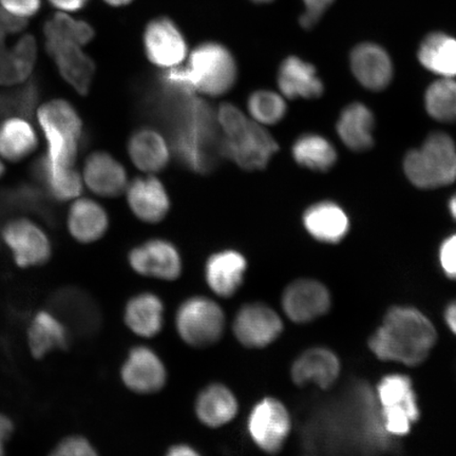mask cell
Masks as SVG:
<instances>
[{
	"instance_id": "cell-1",
	"label": "cell",
	"mask_w": 456,
	"mask_h": 456,
	"mask_svg": "<svg viewBox=\"0 0 456 456\" xmlns=\"http://www.w3.org/2000/svg\"><path fill=\"white\" fill-rule=\"evenodd\" d=\"M138 94L140 111L167 131L178 161L193 173H212L222 157L212 107L165 71L142 82Z\"/></svg>"
},
{
	"instance_id": "cell-2",
	"label": "cell",
	"mask_w": 456,
	"mask_h": 456,
	"mask_svg": "<svg viewBox=\"0 0 456 456\" xmlns=\"http://www.w3.org/2000/svg\"><path fill=\"white\" fill-rule=\"evenodd\" d=\"M436 330L423 313L410 306L393 307L370 338V349L381 361L418 366L429 356Z\"/></svg>"
},
{
	"instance_id": "cell-3",
	"label": "cell",
	"mask_w": 456,
	"mask_h": 456,
	"mask_svg": "<svg viewBox=\"0 0 456 456\" xmlns=\"http://www.w3.org/2000/svg\"><path fill=\"white\" fill-rule=\"evenodd\" d=\"M47 151L41 158L53 169H70L83 140V122L69 102H45L37 112Z\"/></svg>"
},
{
	"instance_id": "cell-4",
	"label": "cell",
	"mask_w": 456,
	"mask_h": 456,
	"mask_svg": "<svg viewBox=\"0 0 456 456\" xmlns=\"http://www.w3.org/2000/svg\"><path fill=\"white\" fill-rule=\"evenodd\" d=\"M411 183L423 190L452 184L456 180V146L446 134L428 136L423 146L410 151L403 162Z\"/></svg>"
},
{
	"instance_id": "cell-5",
	"label": "cell",
	"mask_w": 456,
	"mask_h": 456,
	"mask_svg": "<svg viewBox=\"0 0 456 456\" xmlns=\"http://www.w3.org/2000/svg\"><path fill=\"white\" fill-rule=\"evenodd\" d=\"M175 329L186 346L192 349H208L224 338L225 312L214 299L193 295L182 301L176 309Z\"/></svg>"
},
{
	"instance_id": "cell-6",
	"label": "cell",
	"mask_w": 456,
	"mask_h": 456,
	"mask_svg": "<svg viewBox=\"0 0 456 456\" xmlns=\"http://www.w3.org/2000/svg\"><path fill=\"white\" fill-rule=\"evenodd\" d=\"M193 87L210 96L224 95L237 81V64L224 45L205 43L191 55L186 68Z\"/></svg>"
},
{
	"instance_id": "cell-7",
	"label": "cell",
	"mask_w": 456,
	"mask_h": 456,
	"mask_svg": "<svg viewBox=\"0 0 456 456\" xmlns=\"http://www.w3.org/2000/svg\"><path fill=\"white\" fill-rule=\"evenodd\" d=\"M381 428L392 436L408 435L419 418L412 381L407 376L391 374L378 387Z\"/></svg>"
},
{
	"instance_id": "cell-8",
	"label": "cell",
	"mask_w": 456,
	"mask_h": 456,
	"mask_svg": "<svg viewBox=\"0 0 456 456\" xmlns=\"http://www.w3.org/2000/svg\"><path fill=\"white\" fill-rule=\"evenodd\" d=\"M292 430L287 407L278 398L266 396L256 402L248 416L249 440L262 452L273 455L281 452Z\"/></svg>"
},
{
	"instance_id": "cell-9",
	"label": "cell",
	"mask_w": 456,
	"mask_h": 456,
	"mask_svg": "<svg viewBox=\"0 0 456 456\" xmlns=\"http://www.w3.org/2000/svg\"><path fill=\"white\" fill-rule=\"evenodd\" d=\"M278 313L264 302L243 304L233 316L232 332L238 344L249 350L270 346L283 332Z\"/></svg>"
},
{
	"instance_id": "cell-10",
	"label": "cell",
	"mask_w": 456,
	"mask_h": 456,
	"mask_svg": "<svg viewBox=\"0 0 456 456\" xmlns=\"http://www.w3.org/2000/svg\"><path fill=\"white\" fill-rule=\"evenodd\" d=\"M48 310L69 330L71 335L90 338L100 332L102 313L93 296L78 288H64L51 296Z\"/></svg>"
},
{
	"instance_id": "cell-11",
	"label": "cell",
	"mask_w": 456,
	"mask_h": 456,
	"mask_svg": "<svg viewBox=\"0 0 456 456\" xmlns=\"http://www.w3.org/2000/svg\"><path fill=\"white\" fill-rule=\"evenodd\" d=\"M119 379L134 395H153L167 387L168 370L156 350L138 345L130 347L119 369Z\"/></svg>"
},
{
	"instance_id": "cell-12",
	"label": "cell",
	"mask_w": 456,
	"mask_h": 456,
	"mask_svg": "<svg viewBox=\"0 0 456 456\" xmlns=\"http://www.w3.org/2000/svg\"><path fill=\"white\" fill-rule=\"evenodd\" d=\"M277 151L275 139L252 122L240 134L221 142L222 157L232 159L245 170L265 169Z\"/></svg>"
},
{
	"instance_id": "cell-13",
	"label": "cell",
	"mask_w": 456,
	"mask_h": 456,
	"mask_svg": "<svg viewBox=\"0 0 456 456\" xmlns=\"http://www.w3.org/2000/svg\"><path fill=\"white\" fill-rule=\"evenodd\" d=\"M3 239L12 253L14 262L21 269L42 266L53 255V245L47 233L28 219H15L3 228Z\"/></svg>"
},
{
	"instance_id": "cell-14",
	"label": "cell",
	"mask_w": 456,
	"mask_h": 456,
	"mask_svg": "<svg viewBox=\"0 0 456 456\" xmlns=\"http://www.w3.org/2000/svg\"><path fill=\"white\" fill-rule=\"evenodd\" d=\"M128 264L141 276L165 281H178L183 271L178 248L164 239H152L131 249Z\"/></svg>"
},
{
	"instance_id": "cell-15",
	"label": "cell",
	"mask_w": 456,
	"mask_h": 456,
	"mask_svg": "<svg viewBox=\"0 0 456 456\" xmlns=\"http://www.w3.org/2000/svg\"><path fill=\"white\" fill-rule=\"evenodd\" d=\"M281 305L290 322L307 323L330 310V296L322 283L312 279H300L284 289Z\"/></svg>"
},
{
	"instance_id": "cell-16",
	"label": "cell",
	"mask_w": 456,
	"mask_h": 456,
	"mask_svg": "<svg viewBox=\"0 0 456 456\" xmlns=\"http://www.w3.org/2000/svg\"><path fill=\"white\" fill-rule=\"evenodd\" d=\"M145 53L152 64L174 68L181 64L187 53L183 34L175 22L159 17L147 26L144 34Z\"/></svg>"
},
{
	"instance_id": "cell-17",
	"label": "cell",
	"mask_w": 456,
	"mask_h": 456,
	"mask_svg": "<svg viewBox=\"0 0 456 456\" xmlns=\"http://www.w3.org/2000/svg\"><path fill=\"white\" fill-rule=\"evenodd\" d=\"M240 403L236 393L221 381H213L199 391L193 412L199 423L209 429L231 424L237 418Z\"/></svg>"
},
{
	"instance_id": "cell-18",
	"label": "cell",
	"mask_w": 456,
	"mask_h": 456,
	"mask_svg": "<svg viewBox=\"0 0 456 456\" xmlns=\"http://www.w3.org/2000/svg\"><path fill=\"white\" fill-rule=\"evenodd\" d=\"M247 271L248 260L240 252L224 249L208 256L204 265V279L216 296L230 299L241 289Z\"/></svg>"
},
{
	"instance_id": "cell-19",
	"label": "cell",
	"mask_w": 456,
	"mask_h": 456,
	"mask_svg": "<svg viewBox=\"0 0 456 456\" xmlns=\"http://www.w3.org/2000/svg\"><path fill=\"white\" fill-rule=\"evenodd\" d=\"M123 322L130 332L139 338H155L164 329V301L152 292L135 294L124 306Z\"/></svg>"
},
{
	"instance_id": "cell-20",
	"label": "cell",
	"mask_w": 456,
	"mask_h": 456,
	"mask_svg": "<svg viewBox=\"0 0 456 456\" xmlns=\"http://www.w3.org/2000/svg\"><path fill=\"white\" fill-rule=\"evenodd\" d=\"M340 363L338 356L326 347H313L296 359L290 376L296 385L315 384L322 389L338 379Z\"/></svg>"
},
{
	"instance_id": "cell-21",
	"label": "cell",
	"mask_w": 456,
	"mask_h": 456,
	"mask_svg": "<svg viewBox=\"0 0 456 456\" xmlns=\"http://www.w3.org/2000/svg\"><path fill=\"white\" fill-rule=\"evenodd\" d=\"M127 200L136 218L148 224L162 221L169 212L168 193L155 176L134 180L128 187Z\"/></svg>"
},
{
	"instance_id": "cell-22",
	"label": "cell",
	"mask_w": 456,
	"mask_h": 456,
	"mask_svg": "<svg viewBox=\"0 0 456 456\" xmlns=\"http://www.w3.org/2000/svg\"><path fill=\"white\" fill-rule=\"evenodd\" d=\"M351 68L358 82L370 90L385 89L393 77L389 55L374 44L359 45L353 50Z\"/></svg>"
},
{
	"instance_id": "cell-23",
	"label": "cell",
	"mask_w": 456,
	"mask_h": 456,
	"mask_svg": "<svg viewBox=\"0 0 456 456\" xmlns=\"http://www.w3.org/2000/svg\"><path fill=\"white\" fill-rule=\"evenodd\" d=\"M85 183L96 195L117 197L127 184L126 170L110 153L98 151L89 156L84 167Z\"/></svg>"
},
{
	"instance_id": "cell-24",
	"label": "cell",
	"mask_w": 456,
	"mask_h": 456,
	"mask_svg": "<svg viewBox=\"0 0 456 456\" xmlns=\"http://www.w3.org/2000/svg\"><path fill=\"white\" fill-rule=\"evenodd\" d=\"M71 338L69 330L49 310L37 312L28 329V349L36 359L55 350H67Z\"/></svg>"
},
{
	"instance_id": "cell-25",
	"label": "cell",
	"mask_w": 456,
	"mask_h": 456,
	"mask_svg": "<svg viewBox=\"0 0 456 456\" xmlns=\"http://www.w3.org/2000/svg\"><path fill=\"white\" fill-rule=\"evenodd\" d=\"M278 85L289 99H317L323 93V85L315 68L296 56L288 57L282 62Z\"/></svg>"
},
{
	"instance_id": "cell-26",
	"label": "cell",
	"mask_w": 456,
	"mask_h": 456,
	"mask_svg": "<svg viewBox=\"0 0 456 456\" xmlns=\"http://www.w3.org/2000/svg\"><path fill=\"white\" fill-rule=\"evenodd\" d=\"M81 48L76 45H61L47 50V53L54 60L57 69L65 81L79 94L86 95L93 83L95 66L94 61Z\"/></svg>"
},
{
	"instance_id": "cell-27",
	"label": "cell",
	"mask_w": 456,
	"mask_h": 456,
	"mask_svg": "<svg viewBox=\"0 0 456 456\" xmlns=\"http://www.w3.org/2000/svg\"><path fill=\"white\" fill-rule=\"evenodd\" d=\"M304 224L312 237L324 243H338L349 231V218L333 202L312 205L305 210Z\"/></svg>"
},
{
	"instance_id": "cell-28",
	"label": "cell",
	"mask_w": 456,
	"mask_h": 456,
	"mask_svg": "<svg viewBox=\"0 0 456 456\" xmlns=\"http://www.w3.org/2000/svg\"><path fill=\"white\" fill-rule=\"evenodd\" d=\"M37 48L32 36H24L12 48L0 42V85H16L31 76L37 61Z\"/></svg>"
},
{
	"instance_id": "cell-29",
	"label": "cell",
	"mask_w": 456,
	"mask_h": 456,
	"mask_svg": "<svg viewBox=\"0 0 456 456\" xmlns=\"http://www.w3.org/2000/svg\"><path fill=\"white\" fill-rule=\"evenodd\" d=\"M128 153L136 167L158 173L167 167L169 151L163 136L151 128L136 130L128 141Z\"/></svg>"
},
{
	"instance_id": "cell-30",
	"label": "cell",
	"mask_w": 456,
	"mask_h": 456,
	"mask_svg": "<svg viewBox=\"0 0 456 456\" xmlns=\"http://www.w3.org/2000/svg\"><path fill=\"white\" fill-rule=\"evenodd\" d=\"M110 226L106 210L90 199L74 202L68 215V228L74 239L81 243L99 240Z\"/></svg>"
},
{
	"instance_id": "cell-31",
	"label": "cell",
	"mask_w": 456,
	"mask_h": 456,
	"mask_svg": "<svg viewBox=\"0 0 456 456\" xmlns=\"http://www.w3.org/2000/svg\"><path fill=\"white\" fill-rule=\"evenodd\" d=\"M373 114L361 102L347 106L338 123L341 141L354 151H368L373 146Z\"/></svg>"
},
{
	"instance_id": "cell-32",
	"label": "cell",
	"mask_w": 456,
	"mask_h": 456,
	"mask_svg": "<svg viewBox=\"0 0 456 456\" xmlns=\"http://www.w3.org/2000/svg\"><path fill=\"white\" fill-rule=\"evenodd\" d=\"M419 60L426 69L444 78L456 77V39L444 33H432L421 43Z\"/></svg>"
},
{
	"instance_id": "cell-33",
	"label": "cell",
	"mask_w": 456,
	"mask_h": 456,
	"mask_svg": "<svg viewBox=\"0 0 456 456\" xmlns=\"http://www.w3.org/2000/svg\"><path fill=\"white\" fill-rule=\"evenodd\" d=\"M38 139L32 125L24 118H9L0 125V155L10 162H20L37 150Z\"/></svg>"
},
{
	"instance_id": "cell-34",
	"label": "cell",
	"mask_w": 456,
	"mask_h": 456,
	"mask_svg": "<svg viewBox=\"0 0 456 456\" xmlns=\"http://www.w3.org/2000/svg\"><path fill=\"white\" fill-rule=\"evenodd\" d=\"M32 171L34 178L57 201H68L81 195L82 181L73 168L53 169L43 161L42 158H39L34 163Z\"/></svg>"
},
{
	"instance_id": "cell-35",
	"label": "cell",
	"mask_w": 456,
	"mask_h": 456,
	"mask_svg": "<svg viewBox=\"0 0 456 456\" xmlns=\"http://www.w3.org/2000/svg\"><path fill=\"white\" fill-rule=\"evenodd\" d=\"M45 50L61 45H87L94 37V31L87 22L76 20L71 17L57 13L45 21L44 26Z\"/></svg>"
},
{
	"instance_id": "cell-36",
	"label": "cell",
	"mask_w": 456,
	"mask_h": 456,
	"mask_svg": "<svg viewBox=\"0 0 456 456\" xmlns=\"http://www.w3.org/2000/svg\"><path fill=\"white\" fill-rule=\"evenodd\" d=\"M293 156L301 167L317 171H327L338 161L333 145L317 134L300 136L293 146Z\"/></svg>"
},
{
	"instance_id": "cell-37",
	"label": "cell",
	"mask_w": 456,
	"mask_h": 456,
	"mask_svg": "<svg viewBox=\"0 0 456 456\" xmlns=\"http://www.w3.org/2000/svg\"><path fill=\"white\" fill-rule=\"evenodd\" d=\"M427 112L440 122L456 121V82L443 78L428 88L425 96Z\"/></svg>"
},
{
	"instance_id": "cell-38",
	"label": "cell",
	"mask_w": 456,
	"mask_h": 456,
	"mask_svg": "<svg viewBox=\"0 0 456 456\" xmlns=\"http://www.w3.org/2000/svg\"><path fill=\"white\" fill-rule=\"evenodd\" d=\"M248 107L256 121L265 125L281 122L287 113V104L281 96L266 90L250 94Z\"/></svg>"
},
{
	"instance_id": "cell-39",
	"label": "cell",
	"mask_w": 456,
	"mask_h": 456,
	"mask_svg": "<svg viewBox=\"0 0 456 456\" xmlns=\"http://www.w3.org/2000/svg\"><path fill=\"white\" fill-rule=\"evenodd\" d=\"M48 456H100V453L87 437L73 435L57 443Z\"/></svg>"
},
{
	"instance_id": "cell-40",
	"label": "cell",
	"mask_w": 456,
	"mask_h": 456,
	"mask_svg": "<svg viewBox=\"0 0 456 456\" xmlns=\"http://www.w3.org/2000/svg\"><path fill=\"white\" fill-rule=\"evenodd\" d=\"M218 118L227 138H232V136L240 134L248 124L244 114L232 104H224L219 108Z\"/></svg>"
},
{
	"instance_id": "cell-41",
	"label": "cell",
	"mask_w": 456,
	"mask_h": 456,
	"mask_svg": "<svg viewBox=\"0 0 456 456\" xmlns=\"http://www.w3.org/2000/svg\"><path fill=\"white\" fill-rule=\"evenodd\" d=\"M0 4L5 12L25 20L39 12L42 0H0Z\"/></svg>"
},
{
	"instance_id": "cell-42",
	"label": "cell",
	"mask_w": 456,
	"mask_h": 456,
	"mask_svg": "<svg viewBox=\"0 0 456 456\" xmlns=\"http://www.w3.org/2000/svg\"><path fill=\"white\" fill-rule=\"evenodd\" d=\"M440 260L446 275L456 281V235L448 238L442 244Z\"/></svg>"
},
{
	"instance_id": "cell-43",
	"label": "cell",
	"mask_w": 456,
	"mask_h": 456,
	"mask_svg": "<svg viewBox=\"0 0 456 456\" xmlns=\"http://www.w3.org/2000/svg\"><path fill=\"white\" fill-rule=\"evenodd\" d=\"M306 7L305 13L301 16V26L311 28L316 24L333 0H304Z\"/></svg>"
},
{
	"instance_id": "cell-44",
	"label": "cell",
	"mask_w": 456,
	"mask_h": 456,
	"mask_svg": "<svg viewBox=\"0 0 456 456\" xmlns=\"http://www.w3.org/2000/svg\"><path fill=\"white\" fill-rule=\"evenodd\" d=\"M14 431L13 420L8 415L0 413V456H7L5 454V444H7Z\"/></svg>"
},
{
	"instance_id": "cell-45",
	"label": "cell",
	"mask_w": 456,
	"mask_h": 456,
	"mask_svg": "<svg viewBox=\"0 0 456 456\" xmlns=\"http://www.w3.org/2000/svg\"><path fill=\"white\" fill-rule=\"evenodd\" d=\"M164 456H203L199 450L188 443H176L171 444Z\"/></svg>"
},
{
	"instance_id": "cell-46",
	"label": "cell",
	"mask_w": 456,
	"mask_h": 456,
	"mask_svg": "<svg viewBox=\"0 0 456 456\" xmlns=\"http://www.w3.org/2000/svg\"><path fill=\"white\" fill-rule=\"evenodd\" d=\"M54 8L66 11V12H77L88 4L89 0H48Z\"/></svg>"
},
{
	"instance_id": "cell-47",
	"label": "cell",
	"mask_w": 456,
	"mask_h": 456,
	"mask_svg": "<svg viewBox=\"0 0 456 456\" xmlns=\"http://www.w3.org/2000/svg\"><path fill=\"white\" fill-rule=\"evenodd\" d=\"M444 322L456 335V300L447 306L446 312H444Z\"/></svg>"
},
{
	"instance_id": "cell-48",
	"label": "cell",
	"mask_w": 456,
	"mask_h": 456,
	"mask_svg": "<svg viewBox=\"0 0 456 456\" xmlns=\"http://www.w3.org/2000/svg\"><path fill=\"white\" fill-rule=\"evenodd\" d=\"M105 2L108 4L113 5V7H122V5H126L133 2V0H105Z\"/></svg>"
},
{
	"instance_id": "cell-49",
	"label": "cell",
	"mask_w": 456,
	"mask_h": 456,
	"mask_svg": "<svg viewBox=\"0 0 456 456\" xmlns=\"http://www.w3.org/2000/svg\"><path fill=\"white\" fill-rule=\"evenodd\" d=\"M449 209L450 213H452L453 218L456 221V195L453 196L452 200H450Z\"/></svg>"
},
{
	"instance_id": "cell-50",
	"label": "cell",
	"mask_w": 456,
	"mask_h": 456,
	"mask_svg": "<svg viewBox=\"0 0 456 456\" xmlns=\"http://www.w3.org/2000/svg\"><path fill=\"white\" fill-rule=\"evenodd\" d=\"M4 167L2 161H0V178H2L3 175L4 174Z\"/></svg>"
},
{
	"instance_id": "cell-51",
	"label": "cell",
	"mask_w": 456,
	"mask_h": 456,
	"mask_svg": "<svg viewBox=\"0 0 456 456\" xmlns=\"http://www.w3.org/2000/svg\"><path fill=\"white\" fill-rule=\"evenodd\" d=\"M253 2L265 4V3H271V2H273V0H253Z\"/></svg>"
}]
</instances>
